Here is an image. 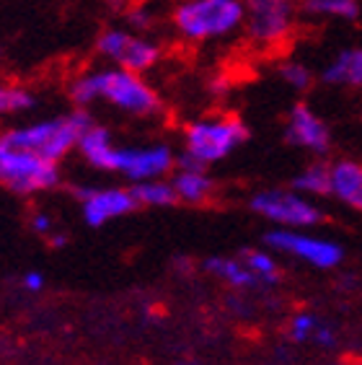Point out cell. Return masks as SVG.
Masks as SVG:
<instances>
[{
  "mask_svg": "<svg viewBox=\"0 0 362 365\" xmlns=\"http://www.w3.org/2000/svg\"><path fill=\"white\" fill-rule=\"evenodd\" d=\"M70 98L78 104V109L93 101H106L109 106L133 117H150L160 109L158 93L145 78L114 65L76 78L70 86Z\"/></svg>",
  "mask_w": 362,
  "mask_h": 365,
  "instance_id": "obj_1",
  "label": "cell"
},
{
  "mask_svg": "<svg viewBox=\"0 0 362 365\" xmlns=\"http://www.w3.org/2000/svg\"><path fill=\"white\" fill-rule=\"evenodd\" d=\"M88 125L90 117L83 109H78V112L63 114V117H49V120L31 122L24 127H11L0 135V143L60 163L70 150H78V140Z\"/></svg>",
  "mask_w": 362,
  "mask_h": 365,
  "instance_id": "obj_2",
  "label": "cell"
},
{
  "mask_svg": "<svg viewBox=\"0 0 362 365\" xmlns=\"http://www.w3.org/2000/svg\"><path fill=\"white\" fill-rule=\"evenodd\" d=\"M171 21L189 42H210L244 26L246 6L244 0H181Z\"/></svg>",
  "mask_w": 362,
  "mask_h": 365,
  "instance_id": "obj_3",
  "label": "cell"
},
{
  "mask_svg": "<svg viewBox=\"0 0 362 365\" xmlns=\"http://www.w3.org/2000/svg\"><path fill=\"white\" fill-rule=\"evenodd\" d=\"M246 140L249 130L236 117H205L184 130V155L202 166H212L225 161Z\"/></svg>",
  "mask_w": 362,
  "mask_h": 365,
  "instance_id": "obj_4",
  "label": "cell"
},
{
  "mask_svg": "<svg viewBox=\"0 0 362 365\" xmlns=\"http://www.w3.org/2000/svg\"><path fill=\"white\" fill-rule=\"evenodd\" d=\"M0 182L19 195H36L60 184V166L42 155L0 143Z\"/></svg>",
  "mask_w": 362,
  "mask_h": 365,
  "instance_id": "obj_5",
  "label": "cell"
},
{
  "mask_svg": "<svg viewBox=\"0 0 362 365\" xmlns=\"http://www.w3.org/2000/svg\"><path fill=\"white\" fill-rule=\"evenodd\" d=\"M251 210L267 223H274L277 228H298L308 231L324 220V210L316 200L300 195L293 187L290 190H262L251 197Z\"/></svg>",
  "mask_w": 362,
  "mask_h": 365,
  "instance_id": "obj_6",
  "label": "cell"
},
{
  "mask_svg": "<svg viewBox=\"0 0 362 365\" xmlns=\"http://www.w3.org/2000/svg\"><path fill=\"white\" fill-rule=\"evenodd\" d=\"M267 249L285 257H293L298 262H306L316 269H334L344 262V249L339 241L316 236L311 231L298 228H272L264 236Z\"/></svg>",
  "mask_w": 362,
  "mask_h": 365,
  "instance_id": "obj_7",
  "label": "cell"
},
{
  "mask_svg": "<svg viewBox=\"0 0 362 365\" xmlns=\"http://www.w3.org/2000/svg\"><path fill=\"white\" fill-rule=\"evenodd\" d=\"M96 52L104 60H109L114 68L140 73V76L155 68V63L160 60L158 44L127 29H106L96 39Z\"/></svg>",
  "mask_w": 362,
  "mask_h": 365,
  "instance_id": "obj_8",
  "label": "cell"
},
{
  "mask_svg": "<svg viewBox=\"0 0 362 365\" xmlns=\"http://www.w3.org/2000/svg\"><path fill=\"white\" fill-rule=\"evenodd\" d=\"M246 31L254 44L277 47L290 36L295 8L290 0H246Z\"/></svg>",
  "mask_w": 362,
  "mask_h": 365,
  "instance_id": "obj_9",
  "label": "cell"
},
{
  "mask_svg": "<svg viewBox=\"0 0 362 365\" xmlns=\"http://www.w3.org/2000/svg\"><path fill=\"white\" fill-rule=\"evenodd\" d=\"M179 155L168 145H127L117 148V161H114V174H122L127 182H153V179H166L176 166Z\"/></svg>",
  "mask_w": 362,
  "mask_h": 365,
  "instance_id": "obj_10",
  "label": "cell"
},
{
  "mask_svg": "<svg viewBox=\"0 0 362 365\" xmlns=\"http://www.w3.org/2000/svg\"><path fill=\"white\" fill-rule=\"evenodd\" d=\"M76 200L86 225L90 228H101L117 218H125L138 207L133 187H78Z\"/></svg>",
  "mask_w": 362,
  "mask_h": 365,
  "instance_id": "obj_11",
  "label": "cell"
},
{
  "mask_svg": "<svg viewBox=\"0 0 362 365\" xmlns=\"http://www.w3.org/2000/svg\"><path fill=\"white\" fill-rule=\"evenodd\" d=\"M285 138L290 145L303 148L308 153L324 155L331 148V130L319 114L306 104H295L287 114Z\"/></svg>",
  "mask_w": 362,
  "mask_h": 365,
  "instance_id": "obj_12",
  "label": "cell"
},
{
  "mask_svg": "<svg viewBox=\"0 0 362 365\" xmlns=\"http://www.w3.org/2000/svg\"><path fill=\"white\" fill-rule=\"evenodd\" d=\"M171 184H174L179 202H189V205L207 202L210 197H212V192H215V182L207 174V166L192 161L184 153L176 158V174L171 176Z\"/></svg>",
  "mask_w": 362,
  "mask_h": 365,
  "instance_id": "obj_13",
  "label": "cell"
},
{
  "mask_svg": "<svg viewBox=\"0 0 362 365\" xmlns=\"http://www.w3.org/2000/svg\"><path fill=\"white\" fill-rule=\"evenodd\" d=\"M117 143H114L112 133L101 125L90 122L86 127V133L78 140V153L83 155L86 163L98 171H114V161H117Z\"/></svg>",
  "mask_w": 362,
  "mask_h": 365,
  "instance_id": "obj_14",
  "label": "cell"
},
{
  "mask_svg": "<svg viewBox=\"0 0 362 365\" xmlns=\"http://www.w3.org/2000/svg\"><path fill=\"white\" fill-rule=\"evenodd\" d=\"M331 197L341 205L362 212V163L336 161L331 163Z\"/></svg>",
  "mask_w": 362,
  "mask_h": 365,
  "instance_id": "obj_15",
  "label": "cell"
},
{
  "mask_svg": "<svg viewBox=\"0 0 362 365\" xmlns=\"http://www.w3.org/2000/svg\"><path fill=\"white\" fill-rule=\"evenodd\" d=\"M321 81L329 86H362V47H347L336 52L321 71Z\"/></svg>",
  "mask_w": 362,
  "mask_h": 365,
  "instance_id": "obj_16",
  "label": "cell"
},
{
  "mask_svg": "<svg viewBox=\"0 0 362 365\" xmlns=\"http://www.w3.org/2000/svg\"><path fill=\"white\" fill-rule=\"evenodd\" d=\"M202 267L205 272H210L212 277L225 282L228 288H236V290L259 288L257 277L249 272V267L244 264L241 257H210V259H205Z\"/></svg>",
  "mask_w": 362,
  "mask_h": 365,
  "instance_id": "obj_17",
  "label": "cell"
},
{
  "mask_svg": "<svg viewBox=\"0 0 362 365\" xmlns=\"http://www.w3.org/2000/svg\"><path fill=\"white\" fill-rule=\"evenodd\" d=\"M238 257L244 259L249 272L257 277L259 288H274L282 280V269H279V262L272 249H244Z\"/></svg>",
  "mask_w": 362,
  "mask_h": 365,
  "instance_id": "obj_18",
  "label": "cell"
},
{
  "mask_svg": "<svg viewBox=\"0 0 362 365\" xmlns=\"http://www.w3.org/2000/svg\"><path fill=\"white\" fill-rule=\"evenodd\" d=\"M293 190L300 192V195L311 197H329L331 195V166L329 163H311L306 169L300 171L293 179Z\"/></svg>",
  "mask_w": 362,
  "mask_h": 365,
  "instance_id": "obj_19",
  "label": "cell"
},
{
  "mask_svg": "<svg viewBox=\"0 0 362 365\" xmlns=\"http://www.w3.org/2000/svg\"><path fill=\"white\" fill-rule=\"evenodd\" d=\"M133 195L138 207H171L179 202L171 179H153V182L133 184Z\"/></svg>",
  "mask_w": 362,
  "mask_h": 365,
  "instance_id": "obj_20",
  "label": "cell"
},
{
  "mask_svg": "<svg viewBox=\"0 0 362 365\" xmlns=\"http://www.w3.org/2000/svg\"><path fill=\"white\" fill-rule=\"evenodd\" d=\"M300 8L314 19H334V21H355L360 16L357 0H303Z\"/></svg>",
  "mask_w": 362,
  "mask_h": 365,
  "instance_id": "obj_21",
  "label": "cell"
},
{
  "mask_svg": "<svg viewBox=\"0 0 362 365\" xmlns=\"http://www.w3.org/2000/svg\"><path fill=\"white\" fill-rule=\"evenodd\" d=\"M31 106H34V93L31 91L16 83H0V117H14V114L29 112Z\"/></svg>",
  "mask_w": 362,
  "mask_h": 365,
  "instance_id": "obj_22",
  "label": "cell"
},
{
  "mask_svg": "<svg viewBox=\"0 0 362 365\" xmlns=\"http://www.w3.org/2000/svg\"><path fill=\"white\" fill-rule=\"evenodd\" d=\"M321 324H324V319H321L319 314H314V311H298V314H293L290 324H287V337L300 344L314 342Z\"/></svg>",
  "mask_w": 362,
  "mask_h": 365,
  "instance_id": "obj_23",
  "label": "cell"
},
{
  "mask_svg": "<svg viewBox=\"0 0 362 365\" xmlns=\"http://www.w3.org/2000/svg\"><path fill=\"white\" fill-rule=\"evenodd\" d=\"M279 78H282L290 88H295V91H306V88H311V83H314L311 68L298 63V60H287V63L279 65Z\"/></svg>",
  "mask_w": 362,
  "mask_h": 365,
  "instance_id": "obj_24",
  "label": "cell"
},
{
  "mask_svg": "<svg viewBox=\"0 0 362 365\" xmlns=\"http://www.w3.org/2000/svg\"><path fill=\"white\" fill-rule=\"evenodd\" d=\"M127 21H130V26H133L138 34H143L145 29L153 26V11L148 6H133L127 11Z\"/></svg>",
  "mask_w": 362,
  "mask_h": 365,
  "instance_id": "obj_25",
  "label": "cell"
},
{
  "mask_svg": "<svg viewBox=\"0 0 362 365\" xmlns=\"http://www.w3.org/2000/svg\"><path fill=\"white\" fill-rule=\"evenodd\" d=\"M31 228H34L36 233H39V236H52V233H55V220H52V215H49V212H34V215H31Z\"/></svg>",
  "mask_w": 362,
  "mask_h": 365,
  "instance_id": "obj_26",
  "label": "cell"
},
{
  "mask_svg": "<svg viewBox=\"0 0 362 365\" xmlns=\"http://www.w3.org/2000/svg\"><path fill=\"white\" fill-rule=\"evenodd\" d=\"M19 285H21L26 293H39L44 288V274L36 272V269H26V272L19 277Z\"/></svg>",
  "mask_w": 362,
  "mask_h": 365,
  "instance_id": "obj_27",
  "label": "cell"
},
{
  "mask_svg": "<svg viewBox=\"0 0 362 365\" xmlns=\"http://www.w3.org/2000/svg\"><path fill=\"white\" fill-rule=\"evenodd\" d=\"M314 344H319V347H334L336 344V329L331 327L329 322H324L319 327V331H316L314 337Z\"/></svg>",
  "mask_w": 362,
  "mask_h": 365,
  "instance_id": "obj_28",
  "label": "cell"
},
{
  "mask_svg": "<svg viewBox=\"0 0 362 365\" xmlns=\"http://www.w3.org/2000/svg\"><path fill=\"white\" fill-rule=\"evenodd\" d=\"M65 241H68V236H65V233H52V236H49V244L55 246V249H60V246H65Z\"/></svg>",
  "mask_w": 362,
  "mask_h": 365,
  "instance_id": "obj_29",
  "label": "cell"
}]
</instances>
